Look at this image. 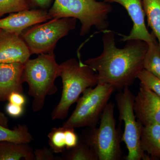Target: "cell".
<instances>
[{"label": "cell", "instance_id": "1", "mask_svg": "<svg viewBox=\"0 0 160 160\" xmlns=\"http://www.w3.org/2000/svg\"><path fill=\"white\" fill-rule=\"evenodd\" d=\"M102 32V53L84 62L97 73L98 83L109 84L116 90H122L133 85L143 69L148 44L142 40H130L120 49L116 46L114 32L106 29Z\"/></svg>", "mask_w": 160, "mask_h": 160}, {"label": "cell", "instance_id": "2", "mask_svg": "<svg viewBox=\"0 0 160 160\" xmlns=\"http://www.w3.org/2000/svg\"><path fill=\"white\" fill-rule=\"evenodd\" d=\"M60 65L62 91L58 104L52 112V120L66 118L69 108L77 102L80 95L86 89L94 87L98 83L97 73L80 59L71 58Z\"/></svg>", "mask_w": 160, "mask_h": 160}, {"label": "cell", "instance_id": "3", "mask_svg": "<svg viewBox=\"0 0 160 160\" xmlns=\"http://www.w3.org/2000/svg\"><path fill=\"white\" fill-rule=\"evenodd\" d=\"M60 65L56 60L54 52L38 55L24 63L23 83L29 86V95L33 98L32 111L37 112L43 109L47 96L55 94L58 88L55 84L60 76Z\"/></svg>", "mask_w": 160, "mask_h": 160}, {"label": "cell", "instance_id": "4", "mask_svg": "<svg viewBox=\"0 0 160 160\" xmlns=\"http://www.w3.org/2000/svg\"><path fill=\"white\" fill-rule=\"evenodd\" d=\"M110 3L97 0H54L48 10L52 19L72 18L79 20L80 36L89 33L93 26L103 32L109 26V14L112 11Z\"/></svg>", "mask_w": 160, "mask_h": 160}, {"label": "cell", "instance_id": "5", "mask_svg": "<svg viewBox=\"0 0 160 160\" xmlns=\"http://www.w3.org/2000/svg\"><path fill=\"white\" fill-rule=\"evenodd\" d=\"M115 105L107 104L103 112L98 127H88L82 132L80 140L87 144L99 160H119L122 158V132L116 127Z\"/></svg>", "mask_w": 160, "mask_h": 160}, {"label": "cell", "instance_id": "6", "mask_svg": "<svg viewBox=\"0 0 160 160\" xmlns=\"http://www.w3.org/2000/svg\"><path fill=\"white\" fill-rule=\"evenodd\" d=\"M116 90L108 84L98 83L83 92L78 100L75 109L63 123L66 128L96 127L112 95Z\"/></svg>", "mask_w": 160, "mask_h": 160}, {"label": "cell", "instance_id": "7", "mask_svg": "<svg viewBox=\"0 0 160 160\" xmlns=\"http://www.w3.org/2000/svg\"><path fill=\"white\" fill-rule=\"evenodd\" d=\"M76 23L74 18H55L29 27L21 36L31 55L53 53L58 42L74 30Z\"/></svg>", "mask_w": 160, "mask_h": 160}, {"label": "cell", "instance_id": "8", "mask_svg": "<svg viewBox=\"0 0 160 160\" xmlns=\"http://www.w3.org/2000/svg\"><path fill=\"white\" fill-rule=\"evenodd\" d=\"M116 96L119 119L124 123V133L122 141L126 144L128 153L126 160H150V157L142 150L141 146V136L142 125L136 117L133 104L135 96L126 87Z\"/></svg>", "mask_w": 160, "mask_h": 160}, {"label": "cell", "instance_id": "9", "mask_svg": "<svg viewBox=\"0 0 160 160\" xmlns=\"http://www.w3.org/2000/svg\"><path fill=\"white\" fill-rule=\"evenodd\" d=\"M140 86L133 104L136 117L143 126L160 125V98L143 84Z\"/></svg>", "mask_w": 160, "mask_h": 160}, {"label": "cell", "instance_id": "10", "mask_svg": "<svg viewBox=\"0 0 160 160\" xmlns=\"http://www.w3.org/2000/svg\"><path fill=\"white\" fill-rule=\"evenodd\" d=\"M109 3H116L124 7L128 12L133 26L128 35L119 34L122 37L121 41L127 42L130 40H139L149 43L156 39L155 35L148 31L145 24V13L142 0H105Z\"/></svg>", "mask_w": 160, "mask_h": 160}, {"label": "cell", "instance_id": "11", "mask_svg": "<svg viewBox=\"0 0 160 160\" xmlns=\"http://www.w3.org/2000/svg\"><path fill=\"white\" fill-rule=\"evenodd\" d=\"M51 19L48 10L26 9L9 13L6 18H0V29L21 35L29 27Z\"/></svg>", "mask_w": 160, "mask_h": 160}, {"label": "cell", "instance_id": "12", "mask_svg": "<svg viewBox=\"0 0 160 160\" xmlns=\"http://www.w3.org/2000/svg\"><path fill=\"white\" fill-rule=\"evenodd\" d=\"M31 55L21 35L0 29V63L24 64Z\"/></svg>", "mask_w": 160, "mask_h": 160}, {"label": "cell", "instance_id": "13", "mask_svg": "<svg viewBox=\"0 0 160 160\" xmlns=\"http://www.w3.org/2000/svg\"><path fill=\"white\" fill-rule=\"evenodd\" d=\"M24 64L0 63V102L8 101L12 92L22 93Z\"/></svg>", "mask_w": 160, "mask_h": 160}, {"label": "cell", "instance_id": "14", "mask_svg": "<svg viewBox=\"0 0 160 160\" xmlns=\"http://www.w3.org/2000/svg\"><path fill=\"white\" fill-rule=\"evenodd\" d=\"M141 146L151 160H160V125L142 126Z\"/></svg>", "mask_w": 160, "mask_h": 160}, {"label": "cell", "instance_id": "15", "mask_svg": "<svg viewBox=\"0 0 160 160\" xmlns=\"http://www.w3.org/2000/svg\"><path fill=\"white\" fill-rule=\"evenodd\" d=\"M34 160L33 150L28 143L0 142V160Z\"/></svg>", "mask_w": 160, "mask_h": 160}, {"label": "cell", "instance_id": "16", "mask_svg": "<svg viewBox=\"0 0 160 160\" xmlns=\"http://www.w3.org/2000/svg\"><path fill=\"white\" fill-rule=\"evenodd\" d=\"M33 140L32 135L25 124H18L12 129H9L0 124V142L29 144Z\"/></svg>", "mask_w": 160, "mask_h": 160}, {"label": "cell", "instance_id": "17", "mask_svg": "<svg viewBox=\"0 0 160 160\" xmlns=\"http://www.w3.org/2000/svg\"><path fill=\"white\" fill-rule=\"evenodd\" d=\"M142 3L148 26L152 29L160 45V0H142Z\"/></svg>", "mask_w": 160, "mask_h": 160}, {"label": "cell", "instance_id": "18", "mask_svg": "<svg viewBox=\"0 0 160 160\" xmlns=\"http://www.w3.org/2000/svg\"><path fill=\"white\" fill-rule=\"evenodd\" d=\"M148 44L143 62V69L160 78V45L156 39Z\"/></svg>", "mask_w": 160, "mask_h": 160}, {"label": "cell", "instance_id": "19", "mask_svg": "<svg viewBox=\"0 0 160 160\" xmlns=\"http://www.w3.org/2000/svg\"><path fill=\"white\" fill-rule=\"evenodd\" d=\"M61 160H99L94 151L89 146L79 140L77 145L62 153Z\"/></svg>", "mask_w": 160, "mask_h": 160}, {"label": "cell", "instance_id": "20", "mask_svg": "<svg viewBox=\"0 0 160 160\" xmlns=\"http://www.w3.org/2000/svg\"><path fill=\"white\" fill-rule=\"evenodd\" d=\"M50 149L54 153H62L66 149L65 128H52L48 135Z\"/></svg>", "mask_w": 160, "mask_h": 160}, {"label": "cell", "instance_id": "21", "mask_svg": "<svg viewBox=\"0 0 160 160\" xmlns=\"http://www.w3.org/2000/svg\"><path fill=\"white\" fill-rule=\"evenodd\" d=\"M30 9L27 0H0V18L8 13Z\"/></svg>", "mask_w": 160, "mask_h": 160}, {"label": "cell", "instance_id": "22", "mask_svg": "<svg viewBox=\"0 0 160 160\" xmlns=\"http://www.w3.org/2000/svg\"><path fill=\"white\" fill-rule=\"evenodd\" d=\"M137 78L140 83L149 89L160 98V78L152 74L149 72L143 69L138 75Z\"/></svg>", "mask_w": 160, "mask_h": 160}, {"label": "cell", "instance_id": "23", "mask_svg": "<svg viewBox=\"0 0 160 160\" xmlns=\"http://www.w3.org/2000/svg\"><path fill=\"white\" fill-rule=\"evenodd\" d=\"M34 160H61V157L55 156L50 148L43 147L33 151Z\"/></svg>", "mask_w": 160, "mask_h": 160}, {"label": "cell", "instance_id": "24", "mask_svg": "<svg viewBox=\"0 0 160 160\" xmlns=\"http://www.w3.org/2000/svg\"><path fill=\"white\" fill-rule=\"evenodd\" d=\"M65 128L66 149H71L77 145L79 140L78 135L75 131V129L66 127Z\"/></svg>", "mask_w": 160, "mask_h": 160}, {"label": "cell", "instance_id": "25", "mask_svg": "<svg viewBox=\"0 0 160 160\" xmlns=\"http://www.w3.org/2000/svg\"><path fill=\"white\" fill-rule=\"evenodd\" d=\"M31 9L49 10L54 0H27Z\"/></svg>", "mask_w": 160, "mask_h": 160}, {"label": "cell", "instance_id": "26", "mask_svg": "<svg viewBox=\"0 0 160 160\" xmlns=\"http://www.w3.org/2000/svg\"><path fill=\"white\" fill-rule=\"evenodd\" d=\"M6 111L10 116L18 118L22 114L24 109L23 106H18L9 102L6 106Z\"/></svg>", "mask_w": 160, "mask_h": 160}, {"label": "cell", "instance_id": "27", "mask_svg": "<svg viewBox=\"0 0 160 160\" xmlns=\"http://www.w3.org/2000/svg\"><path fill=\"white\" fill-rule=\"evenodd\" d=\"M8 101L9 102L15 105L23 106L26 102V99L22 93L18 92H12L9 95Z\"/></svg>", "mask_w": 160, "mask_h": 160}, {"label": "cell", "instance_id": "28", "mask_svg": "<svg viewBox=\"0 0 160 160\" xmlns=\"http://www.w3.org/2000/svg\"><path fill=\"white\" fill-rule=\"evenodd\" d=\"M9 120L4 113L0 111V124L5 127H8Z\"/></svg>", "mask_w": 160, "mask_h": 160}, {"label": "cell", "instance_id": "29", "mask_svg": "<svg viewBox=\"0 0 160 160\" xmlns=\"http://www.w3.org/2000/svg\"><path fill=\"white\" fill-rule=\"evenodd\" d=\"M105 1V0H103V1Z\"/></svg>", "mask_w": 160, "mask_h": 160}]
</instances>
